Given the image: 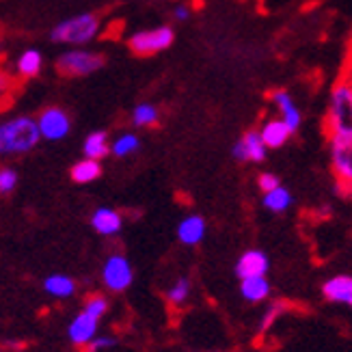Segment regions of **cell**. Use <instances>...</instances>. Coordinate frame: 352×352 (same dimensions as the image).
I'll use <instances>...</instances> for the list:
<instances>
[{
	"mask_svg": "<svg viewBox=\"0 0 352 352\" xmlns=\"http://www.w3.org/2000/svg\"><path fill=\"white\" fill-rule=\"evenodd\" d=\"M41 141L37 119L33 117H13L0 124V158L24 156L33 151Z\"/></svg>",
	"mask_w": 352,
	"mask_h": 352,
	"instance_id": "6da1fadb",
	"label": "cell"
},
{
	"mask_svg": "<svg viewBox=\"0 0 352 352\" xmlns=\"http://www.w3.org/2000/svg\"><path fill=\"white\" fill-rule=\"evenodd\" d=\"M324 132L329 139L342 136L352 139V89L346 80H338L329 94V104L324 113Z\"/></svg>",
	"mask_w": 352,
	"mask_h": 352,
	"instance_id": "7a4b0ae2",
	"label": "cell"
},
{
	"mask_svg": "<svg viewBox=\"0 0 352 352\" xmlns=\"http://www.w3.org/2000/svg\"><path fill=\"white\" fill-rule=\"evenodd\" d=\"M102 20L98 13H78L74 18H67L63 22H58L52 28V41L56 43H67V45H85L89 41H94L100 35Z\"/></svg>",
	"mask_w": 352,
	"mask_h": 352,
	"instance_id": "3957f363",
	"label": "cell"
},
{
	"mask_svg": "<svg viewBox=\"0 0 352 352\" xmlns=\"http://www.w3.org/2000/svg\"><path fill=\"white\" fill-rule=\"evenodd\" d=\"M329 160L338 182L335 190L346 199H352V139H342V136L329 139Z\"/></svg>",
	"mask_w": 352,
	"mask_h": 352,
	"instance_id": "277c9868",
	"label": "cell"
},
{
	"mask_svg": "<svg viewBox=\"0 0 352 352\" xmlns=\"http://www.w3.org/2000/svg\"><path fill=\"white\" fill-rule=\"evenodd\" d=\"M175 41V33L171 26H154L145 30H136L134 35H130L128 45L136 56H151L158 54L166 48H171Z\"/></svg>",
	"mask_w": 352,
	"mask_h": 352,
	"instance_id": "5b68a950",
	"label": "cell"
},
{
	"mask_svg": "<svg viewBox=\"0 0 352 352\" xmlns=\"http://www.w3.org/2000/svg\"><path fill=\"white\" fill-rule=\"evenodd\" d=\"M104 60V54L94 50H67L56 58V72L67 78H80L102 69Z\"/></svg>",
	"mask_w": 352,
	"mask_h": 352,
	"instance_id": "8992f818",
	"label": "cell"
},
{
	"mask_svg": "<svg viewBox=\"0 0 352 352\" xmlns=\"http://www.w3.org/2000/svg\"><path fill=\"white\" fill-rule=\"evenodd\" d=\"M102 283L113 294H121L134 281V268L124 253H111L102 264Z\"/></svg>",
	"mask_w": 352,
	"mask_h": 352,
	"instance_id": "52a82bcc",
	"label": "cell"
},
{
	"mask_svg": "<svg viewBox=\"0 0 352 352\" xmlns=\"http://www.w3.org/2000/svg\"><path fill=\"white\" fill-rule=\"evenodd\" d=\"M37 128L43 141H63L72 130V119L67 111L58 106H48L37 115Z\"/></svg>",
	"mask_w": 352,
	"mask_h": 352,
	"instance_id": "ba28073f",
	"label": "cell"
},
{
	"mask_svg": "<svg viewBox=\"0 0 352 352\" xmlns=\"http://www.w3.org/2000/svg\"><path fill=\"white\" fill-rule=\"evenodd\" d=\"M232 156L238 160V162H253V164H259L264 162L266 156H268V147L264 145L262 136H259L257 130H249L244 132L240 139L234 143L232 147Z\"/></svg>",
	"mask_w": 352,
	"mask_h": 352,
	"instance_id": "9c48e42d",
	"label": "cell"
},
{
	"mask_svg": "<svg viewBox=\"0 0 352 352\" xmlns=\"http://www.w3.org/2000/svg\"><path fill=\"white\" fill-rule=\"evenodd\" d=\"M270 104L277 109V117L281 121H285V126L294 132H298V128L302 126V113L298 109V104L294 102V98L289 96L287 89H272L268 96Z\"/></svg>",
	"mask_w": 352,
	"mask_h": 352,
	"instance_id": "30bf717a",
	"label": "cell"
},
{
	"mask_svg": "<svg viewBox=\"0 0 352 352\" xmlns=\"http://www.w3.org/2000/svg\"><path fill=\"white\" fill-rule=\"evenodd\" d=\"M98 335H100V322L94 318H89L82 311L76 314L72 318V322L67 324V340L76 348L87 350V346L94 342Z\"/></svg>",
	"mask_w": 352,
	"mask_h": 352,
	"instance_id": "8fae6325",
	"label": "cell"
},
{
	"mask_svg": "<svg viewBox=\"0 0 352 352\" xmlns=\"http://www.w3.org/2000/svg\"><path fill=\"white\" fill-rule=\"evenodd\" d=\"M268 270H270V259L259 249L244 251L236 262V277L240 281L253 279V277H268Z\"/></svg>",
	"mask_w": 352,
	"mask_h": 352,
	"instance_id": "7c38bea8",
	"label": "cell"
},
{
	"mask_svg": "<svg viewBox=\"0 0 352 352\" xmlns=\"http://www.w3.org/2000/svg\"><path fill=\"white\" fill-rule=\"evenodd\" d=\"M91 227L96 229V234L104 238H115L124 229V214L115 208L102 206L91 214Z\"/></svg>",
	"mask_w": 352,
	"mask_h": 352,
	"instance_id": "4fadbf2b",
	"label": "cell"
},
{
	"mask_svg": "<svg viewBox=\"0 0 352 352\" xmlns=\"http://www.w3.org/2000/svg\"><path fill=\"white\" fill-rule=\"evenodd\" d=\"M322 296L333 305L352 307V274H333L322 283Z\"/></svg>",
	"mask_w": 352,
	"mask_h": 352,
	"instance_id": "5bb4252c",
	"label": "cell"
},
{
	"mask_svg": "<svg viewBox=\"0 0 352 352\" xmlns=\"http://www.w3.org/2000/svg\"><path fill=\"white\" fill-rule=\"evenodd\" d=\"M208 234V223L201 214H188L177 223V240L184 247H197Z\"/></svg>",
	"mask_w": 352,
	"mask_h": 352,
	"instance_id": "9a60e30c",
	"label": "cell"
},
{
	"mask_svg": "<svg viewBox=\"0 0 352 352\" xmlns=\"http://www.w3.org/2000/svg\"><path fill=\"white\" fill-rule=\"evenodd\" d=\"M259 136H262V141L268 149H279L283 147L289 136H292V130L285 126V121H281L279 117H268L262 121V126L257 128Z\"/></svg>",
	"mask_w": 352,
	"mask_h": 352,
	"instance_id": "2e32d148",
	"label": "cell"
},
{
	"mask_svg": "<svg viewBox=\"0 0 352 352\" xmlns=\"http://www.w3.org/2000/svg\"><path fill=\"white\" fill-rule=\"evenodd\" d=\"M240 296L244 302L249 305H262L268 302L272 296V285L268 281V277H253V279H242L240 285Z\"/></svg>",
	"mask_w": 352,
	"mask_h": 352,
	"instance_id": "e0dca14e",
	"label": "cell"
},
{
	"mask_svg": "<svg viewBox=\"0 0 352 352\" xmlns=\"http://www.w3.org/2000/svg\"><path fill=\"white\" fill-rule=\"evenodd\" d=\"M43 292L52 298H58V300L72 298L76 294V281L69 277V274H63V272L48 274V277L43 279Z\"/></svg>",
	"mask_w": 352,
	"mask_h": 352,
	"instance_id": "ac0fdd59",
	"label": "cell"
},
{
	"mask_svg": "<svg viewBox=\"0 0 352 352\" xmlns=\"http://www.w3.org/2000/svg\"><path fill=\"white\" fill-rule=\"evenodd\" d=\"M82 154L85 158L89 160H104L106 156L111 154V139H109V134H106L104 130H96V132H91L87 134V139L82 143Z\"/></svg>",
	"mask_w": 352,
	"mask_h": 352,
	"instance_id": "d6986e66",
	"label": "cell"
},
{
	"mask_svg": "<svg viewBox=\"0 0 352 352\" xmlns=\"http://www.w3.org/2000/svg\"><path fill=\"white\" fill-rule=\"evenodd\" d=\"M287 311H289V302L287 300H270L266 305V309L262 311L259 322H257V335H259V338L268 335L274 329V324H277L281 318H285Z\"/></svg>",
	"mask_w": 352,
	"mask_h": 352,
	"instance_id": "ffe728a7",
	"label": "cell"
},
{
	"mask_svg": "<svg viewBox=\"0 0 352 352\" xmlns=\"http://www.w3.org/2000/svg\"><path fill=\"white\" fill-rule=\"evenodd\" d=\"M192 296V281L188 277H177L164 292V300L171 309H182L190 302Z\"/></svg>",
	"mask_w": 352,
	"mask_h": 352,
	"instance_id": "44dd1931",
	"label": "cell"
},
{
	"mask_svg": "<svg viewBox=\"0 0 352 352\" xmlns=\"http://www.w3.org/2000/svg\"><path fill=\"white\" fill-rule=\"evenodd\" d=\"M41 67H43V56L35 48L24 50L18 56V60H15V72H18L22 78H35V76L41 74Z\"/></svg>",
	"mask_w": 352,
	"mask_h": 352,
	"instance_id": "7402d4cb",
	"label": "cell"
},
{
	"mask_svg": "<svg viewBox=\"0 0 352 352\" xmlns=\"http://www.w3.org/2000/svg\"><path fill=\"white\" fill-rule=\"evenodd\" d=\"M292 204H294V197H292V192H289L285 186H279V188H274V190L262 195V206L268 212H272V214L287 212L289 208H292Z\"/></svg>",
	"mask_w": 352,
	"mask_h": 352,
	"instance_id": "603a6c76",
	"label": "cell"
},
{
	"mask_svg": "<svg viewBox=\"0 0 352 352\" xmlns=\"http://www.w3.org/2000/svg\"><path fill=\"white\" fill-rule=\"evenodd\" d=\"M69 175H72V179L76 184H94L102 175V164L96 162V160L82 158V160H78V162L72 166Z\"/></svg>",
	"mask_w": 352,
	"mask_h": 352,
	"instance_id": "cb8c5ba5",
	"label": "cell"
},
{
	"mask_svg": "<svg viewBox=\"0 0 352 352\" xmlns=\"http://www.w3.org/2000/svg\"><path fill=\"white\" fill-rule=\"evenodd\" d=\"M141 149V139L134 132H121L115 141H111V154L115 158H128Z\"/></svg>",
	"mask_w": 352,
	"mask_h": 352,
	"instance_id": "d4e9b609",
	"label": "cell"
},
{
	"mask_svg": "<svg viewBox=\"0 0 352 352\" xmlns=\"http://www.w3.org/2000/svg\"><path fill=\"white\" fill-rule=\"evenodd\" d=\"M158 121H160L158 106L149 104V102L134 106V111H132V126L134 128H154V126H158Z\"/></svg>",
	"mask_w": 352,
	"mask_h": 352,
	"instance_id": "484cf974",
	"label": "cell"
},
{
	"mask_svg": "<svg viewBox=\"0 0 352 352\" xmlns=\"http://www.w3.org/2000/svg\"><path fill=\"white\" fill-rule=\"evenodd\" d=\"M109 309H111V302H109V298H106L104 294H89L85 298V302H82V309L80 311L100 322V320L106 314H109Z\"/></svg>",
	"mask_w": 352,
	"mask_h": 352,
	"instance_id": "4316f807",
	"label": "cell"
},
{
	"mask_svg": "<svg viewBox=\"0 0 352 352\" xmlns=\"http://www.w3.org/2000/svg\"><path fill=\"white\" fill-rule=\"evenodd\" d=\"M18 171L11 169V166H0V197L3 195H11L15 188H18Z\"/></svg>",
	"mask_w": 352,
	"mask_h": 352,
	"instance_id": "83f0119b",
	"label": "cell"
},
{
	"mask_svg": "<svg viewBox=\"0 0 352 352\" xmlns=\"http://www.w3.org/2000/svg\"><path fill=\"white\" fill-rule=\"evenodd\" d=\"M279 186H283L281 179H279V175H274V173H270V171H262V173L257 175V188L262 190V195H264V192H270V190H274V188H279Z\"/></svg>",
	"mask_w": 352,
	"mask_h": 352,
	"instance_id": "f1b7e54d",
	"label": "cell"
},
{
	"mask_svg": "<svg viewBox=\"0 0 352 352\" xmlns=\"http://www.w3.org/2000/svg\"><path fill=\"white\" fill-rule=\"evenodd\" d=\"M117 346L113 335H98V338L87 346V352H109Z\"/></svg>",
	"mask_w": 352,
	"mask_h": 352,
	"instance_id": "f546056e",
	"label": "cell"
},
{
	"mask_svg": "<svg viewBox=\"0 0 352 352\" xmlns=\"http://www.w3.org/2000/svg\"><path fill=\"white\" fill-rule=\"evenodd\" d=\"M173 18L179 20V22L188 20V18H190V7H188V5H177V7L173 9Z\"/></svg>",
	"mask_w": 352,
	"mask_h": 352,
	"instance_id": "4dcf8cb0",
	"label": "cell"
},
{
	"mask_svg": "<svg viewBox=\"0 0 352 352\" xmlns=\"http://www.w3.org/2000/svg\"><path fill=\"white\" fill-rule=\"evenodd\" d=\"M13 87V80H11V76L7 72H0V96H5L7 91Z\"/></svg>",
	"mask_w": 352,
	"mask_h": 352,
	"instance_id": "1f68e13d",
	"label": "cell"
},
{
	"mask_svg": "<svg viewBox=\"0 0 352 352\" xmlns=\"http://www.w3.org/2000/svg\"><path fill=\"white\" fill-rule=\"evenodd\" d=\"M342 80H346L352 89V52L348 54V60H346V65H344V74H342Z\"/></svg>",
	"mask_w": 352,
	"mask_h": 352,
	"instance_id": "d6a6232c",
	"label": "cell"
},
{
	"mask_svg": "<svg viewBox=\"0 0 352 352\" xmlns=\"http://www.w3.org/2000/svg\"><path fill=\"white\" fill-rule=\"evenodd\" d=\"M210 352H229V350H210Z\"/></svg>",
	"mask_w": 352,
	"mask_h": 352,
	"instance_id": "836d02e7",
	"label": "cell"
},
{
	"mask_svg": "<svg viewBox=\"0 0 352 352\" xmlns=\"http://www.w3.org/2000/svg\"><path fill=\"white\" fill-rule=\"evenodd\" d=\"M0 352H7V350H0Z\"/></svg>",
	"mask_w": 352,
	"mask_h": 352,
	"instance_id": "e575fe53",
	"label": "cell"
}]
</instances>
